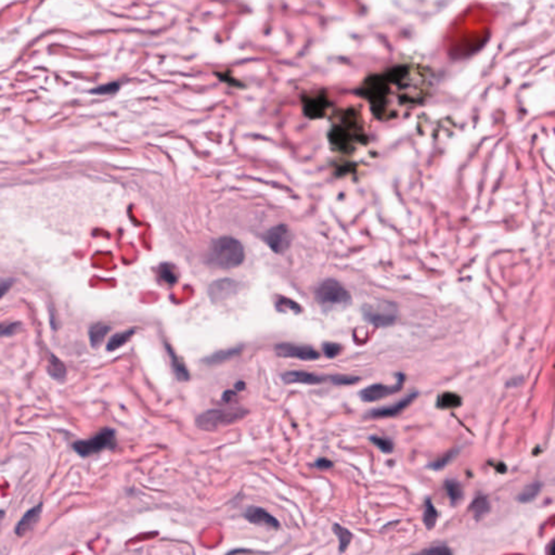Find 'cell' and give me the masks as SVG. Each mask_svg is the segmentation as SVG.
Returning a JSON list of instances; mask_svg holds the SVG:
<instances>
[{
  "mask_svg": "<svg viewBox=\"0 0 555 555\" xmlns=\"http://www.w3.org/2000/svg\"><path fill=\"white\" fill-rule=\"evenodd\" d=\"M275 307L280 311H293L295 313H298L302 310V307L298 303L285 298H280L279 300H278L275 303Z\"/></svg>",
  "mask_w": 555,
  "mask_h": 555,
  "instance_id": "obj_29",
  "label": "cell"
},
{
  "mask_svg": "<svg viewBox=\"0 0 555 555\" xmlns=\"http://www.w3.org/2000/svg\"><path fill=\"white\" fill-rule=\"evenodd\" d=\"M468 510L474 514V518L476 520H480L484 515H486L488 512H489L490 504L486 497L481 495V497H477L476 499L472 502Z\"/></svg>",
  "mask_w": 555,
  "mask_h": 555,
  "instance_id": "obj_23",
  "label": "cell"
},
{
  "mask_svg": "<svg viewBox=\"0 0 555 555\" xmlns=\"http://www.w3.org/2000/svg\"><path fill=\"white\" fill-rule=\"evenodd\" d=\"M244 518L252 524L255 525H262L267 526L270 528H279L280 523L274 516H272L269 512H267L263 508H258V506H251L248 508L244 514Z\"/></svg>",
  "mask_w": 555,
  "mask_h": 555,
  "instance_id": "obj_14",
  "label": "cell"
},
{
  "mask_svg": "<svg viewBox=\"0 0 555 555\" xmlns=\"http://www.w3.org/2000/svg\"><path fill=\"white\" fill-rule=\"evenodd\" d=\"M158 276L163 282L168 285H174L178 280L175 267L171 264H162L158 267Z\"/></svg>",
  "mask_w": 555,
  "mask_h": 555,
  "instance_id": "obj_26",
  "label": "cell"
},
{
  "mask_svg": "<svg viewBox=\"0 0 555 555\" xmlns=\"http://www.w3.org/2000/svg\"><path fill=\"white\" fill-rule=\"evenodd\" d=\"M22 329V324L20 322H10L0 324V338L12 336Z\"/></svg>",
  "mask_w": 555,
  "mask_h": 555,
  "instance_id": "obj_32",
  "label": "cell"
},
{
  "mask_svg": "<svg viewBox=\"0 0 555 555\" xmlns=\"http://www.w3.org/2000/svg\"><path fill=\"white\" fill-rule=\"evenodd\" d=\"M240 289V283L232 279H219L214 281L208 288L209 299L214 303H220L231 299Z\"/></svg>",
  "mask_w": 555,
  "mask_h": 555,
  "instance_id": "obj_11",
  "label": "cell"
},
{
  "mask_svg": "<svg viewBox=\"0 0 555 555\" xmlns=\"http://www.w3.org/2000/svg\"><path fill=\"white\" fill-rule=\"evenodd\" d=\"M342 346L336 343H324L322 345V350L324 355L328 358H334L336 357L341 352Z\"/></svg>",
  "mask_w": 555,
  "mask_h": 555,
  "instance_id": "obj_34",
  "label": "cell"
},
{
  "mask_svg": "<svg viewBox=\"0 0 555 555\" xmlns=\"http://www.w3.org/2000/svg\"><path fill=\"white\" fill-rule=\"evenodd\" d=\"M362 314L369 323L375 327L385 328L394 324L398 319L397 306L386 301L370 303L362 306Z\"/></svg>",
  "mask_w": 555,
  "mask_h": 555,
  "instance_id": "obj_6",
  "label": "cell"
},
{
  "mask_svg": "<svg viewBox=\"0 0 555 555\" xmlns=\"http://www.w3.org/2000/svg\"><path fill=\"white\" fill-rule=\"evenodd\" d=\"M314 466L317 468H319V470H328V468L333 467V463L330 460H328V459L321 458V459H318V460L315 461Z\"/></svg>",
  "mask_w": 555,
  "mask_h": 555,
  "instance_id": "obj_38",
  "label": "cell"
},
{
  "mask_svg": "<svg viewBox=\"0 0 555 555\" xmlns=\"http://www.w3.org/2000/svg\"><path fill=\"white\" fill-rule=\"evenodd\" d=\"M120 89V85L117 83H110L107 85L100 86L98 88H94L91 90L92 93L95 94H113L115 93Z\"/></svg>",
  "mask_w": 555,
  "mask_h": 555,
  "instance_id": "obj_35",
  "label": "cell"
},
{
  "mask_svg": "<svg viewBox=\"0 0 555 555\" xmlns=\"http://www.w3.org/2000/svg\"><path fill=\"white\" fill-rule=\"evenodd\" d=\"M282 379L286 383H301V384L315 385L321 384L325 381H330V376H322L314 374V373L305 372V371H289L284 373Z\"/></svg>",
  "mask_w": 555,
  "mask_h": 555,
  "instance_id": "obj_15",
  "label": "cell"
},
{
  "mask_svg": "<svg viewBox=\"0 0 555 555\" xmlns=\"http://www.w3.org/2000/svg\"><path fill=\"white\" fill-rule=\"evenodd\" d=\"M315 300L323 307H346L351 303V296L339 281L328 279L315 290Z\"/></svg>",
  "mask_w": 555,
  "mask_h": 555,
  "instance_id": "obj_5",
  "label": "cell"
},
{
  "mask_svg": "<svg viewBox=\"0 0 555 555\" xmlns=\"http://www.w3.org/2000/svg\"><path fill=\"white\" fill-rule=\"evenodd\" d=\"M303 104L305 115L311 120L324 117L331 105L328 95L324 93L307 95L304 98Z\"/></svg>",
  "mask_w": 555,
  "mask_h": 555,
  "instance_id": "obj_12",
  "label": "cell"
},
{
  "mask_svg": "<svg viewBox=\"0 0 555 555\" xmlns=\"http://www.w3.org/2000/svg\"><path fill=\"white\" fill-rule=\"evenodd\" d=\"M368 140L365 121L361 113L353 108L342 111L329 132L331 148L344 154H352L359 148L365 147Z\"/></svg>",
  "mask_w": 555,
  "mask_h": 555,
  "instance_id": "obj_2",
  "label": "cell"
},
{
  "mask_svg": "<svg viewBox=\"0 0 555 555\" xmlns=\"http://www.w3.org/2000/svg\"><path fill=\"white\" fill-rule=\"evenodd\" d=\"M275 352L278 356L284 358H296L301 360H317L320 353L308 345H298L292 343H280L275 345Z\"/></svg>",
  "mask_w": 555,
  "mask_h": 555,
  "instance_id": "obj_10",
  "label": "cell"
},
{
  "mask_svg": "<svg viewBox=\"0 0 555 555\" xmlns=\"http://www.w3.org/2000/svg\"><path fill=\"white\" fill-rule=\"evenodd\" d=\"M461 404L462 398L455 393H450V391L440 394L436 401V406L439 409H454L460 407Z\"/></svg>",
  "mask_w": 555,
  "mask_h": 555,
  "instance_id": "obj_20",
  "label": "cell"
},
{
  "mask_svg": "<svg viewBox=\"0 0 555 555\" xmlns=\"http://www.w3.org/2000/svg\"><path fill=\"white\" fill-rule=\"evenodd\" d=\"M370 440H371V443L373 445H375L382 452L390 453L391 451H393L394 444H393V442H391V440H389L387 438L372 436V437H370Z\"/></svg>",
  "mask_w": 555,
  "mask_h": 555,
  "instance_id": "obj_31",
  "label": "cell"
},
{
  "mask_svg": "<svg viewBox=\"0 0 555 555\" xmlns=\"http://www.w3.org/2000/svg\"><path fill=\"white\" fill-rule=\"evenodd\" d=\"M458 454V450H452L450 452H448L447 454H445L444 457L437 459L436 461L432 462L428 467L430 468V470H435V471H439L442 470V468H444L445 466H447L449 463H450L453 459L455 458V455Z\"/></svg>",
  "mask_w": 555,
  "mask_h": 555,
  "instance_id": "obj_30",
  "label": "cell"
},
{
  "mask_svg": "<svg viewBox=\"0 0 555 555\" xmlns=\"http://www.w3.org/2000/svg\"><path fill=\"white\" fill-rule=\"evenodd\" d=\"M541 488H542V484L539 482H534L527 485L524 488L523 491H521V493L519 494L518 500L521 501L522 503H527V502L532 501L540 493Z\"/></svg>",
  "mask_w": 555,
  "mask_h": 555,
  "instance_id": "obj_24",
  "label": "cell"
},
{
  "mask_svg": "<svg viewBox=\"0 0 555 555\" xmlns=\"http://www.w3.org/2000/svg\"><path fill=\"white\" fill-rule=\"evenodd\" d=\"M333 531H334V533L336 534V537L339 539L340 552L344 553L348 548V545H349V543L351 541V538H352V534L348 529L344 528L343 526H341L339 524H335L333 526Z\"/></svg>",
  "mask_w": 555,
  "mask_h": 555,
  "instance_id": "obj_27",
  "label": "cell"
},
{
  "mask_svg": "<svg viewBox=\"0 0 555 555\" xmlns=\"http://www.w3.org/2000/svg\"><path fill=\"white\" fill-rule=\"evenodd\" d=\"M433 87V73L425 65L403 63L367 76L357 94L376 120L390 122L406 117L424 104Z\"/></svg>",
  "mask_w": 555,
  "mask_h": 555,
  "instance_id": "obj_1",
  "label": "cell"
},
{
  "mask_svg": "<svg viewBox=\"0 0 555 555\" xmlns=\"http://www.w3.org/2000/svg\"><path fill=\"white\" fill-rule=\"evenodd\" d=\"M414 555H452V552L446 545H438V547L422 550Z\"/></svg>",
  "mask_w": 555,
  "mask_h": 555,
  "instance_id": "obj_33",
  "label": "cell"
},
{
  "mask_svg": "<svg viewBox=\"0 0 555 555\" xmlns=\"http://www.w3.org/2000/svg\"><path fill=\"white\" fill-rule=\"evenodd\" d=\"M47 370L49 375L54 380H63L66 376V368L63 362L53 355L50 356Z\"/></svg>",
  "mask_w": 555,
  "mask_h": 555,
  "instance_id": "obj_25",
  "label": "cell"
},
{
  "mask_svg": "<svg viewBox=\"0 0 555 555\" xmlns=\"http://www.w3.org/2000/svg\"><path fill=\"white\" fill-rule=\"evenodd\" d=\"M493 466H494V468H495V470H497L498 472H500V473H505V472H506V466H505V464L502 463V462L498 463V464L494 463Z\"/></svg>",
  "mask_w": 555,
  "mask_h": 555,
  "instance_id": "obj_39",
  "label": "cell"
},
{
  "mask_svg": "<svg viewBox=\"0 0 555 555\" xmlns=\"http://www.w3.org/2000/svg\"><path fill=\"white\" fill-rule=\"evenodd\" d=\"M165 348L167 350V353L171 362V367H173L177 380L181 382L188 381L190 379V374L183 359L177 355V353L174 351V349L170 347V345H168V343H165Z\"/></svg>",
  "mask_w": 555,
  "mask_h": 555,
  "instance_id": "obj_17",
  "label": "cell"
},
{
  "mask_svg": "<svg viewBox=\"0 0 555 555\" xmlns=\"http://www.w3.org/2000/svg\"><path fill=\"white\" fill-rule=\"evenodd\" d=\"M135 335V330H127V331H124V332H120L117 334H115V335H113L109 342H108V345H107V350L108 351H114L116 350L121 347H123L125 344H127L129 342V340Z\"/></svg>",
  "mask_w": 555,
  "mask_h": 555,
  "instance_id": "obj_21",
  "label": "cell"
},
{
  "mask_svg": "<svg viewBox=\"0 0 555 555\" xmlns=\"http://www.w3.org/2000/svg\"><path fill=\"white\" fill-rule=\"evenodd\" d=\"M242 348L243 346H236L233 348L219 350L215 353H212V355H209L208 357L204 358L203 361L207 366H217V365H220V363H224L228 360L236 357L239 353L241 352Z\"/></svg>",
  "mask_w": 555,
  "mask_h": 555,
  "instance_id": "obj_18",
  "label": "cell"
},
{
  "mask_svg": "<svg viewBox=\"0 0 555 555\" xmlns=\"http://www.w3.org/2000/svg\"><path fill=\"white\" fill-rule=\"evenodd\" d=\"M397 382L394 385L373 384L363 388L359 393L361 400L366 401V403H375V401L382 400L390 395L398 393V391L403 388L406 376L404 374H397Z\"/></svg>",
  "mask_w": 555,
  "mask_h": 555,
  "instance_id": "obj_9",
  "label": "cell"
},
{
  "mask_svg": "<svg viewBox=\"0 0 555 555\" xmlns=\"http://www.w3.org/2000/svg\"><path fill=\"white\" fill-rule=\"evenodd\" d=\"M438 520V512L435 506L433 505L432 501L429 499L426 500L425 503V510L423 513V523L426 526L427 529H433Z\"/></svg>",
  "mask_w": 555,
  "mask_h": 555,
  "instance_id": "obj_28",
  "label": "cell"
},
{
  "mask_svg": "<svg viewBox=\"0 0 555 555\" xmlns=\"http://www.w3.org/2000/svg\"><path fill=\"white\" fill-rule=\"evenodd\" d=\"M116 446L115 432L111 428H104L100 433L87 440H78L74 443L73 448L81 457L86 458L99 453L105 449H113Z\"/></svg>",
  "mask_w": 555,
  "mask_h": 555,
  "instance_id": "obj_7",
  "label": "cell"
},
{
  "mask_svg": "<svg viewBox=\"0 0 555 555\" xmlns=\"http://www.w3.org/2000/svg\"><path fill=\"white\" fill-rule=\"evenodd\" d=\"M110 331H111V327L105 323H95L91 325L88 332L91 346L93 348H98L103 343L104 339L107 338Z\"/></svg>",
  "mask_w": 555,
  "mask_h": 555,
  "instance_id": "obj_19",
  "label": "cell"
},
{
  "mask_svg": "<svg viewBox=\"0 0 555 555\" xmlns=\"http://www.w3.org/2000/svg\"><path fill=\"white\" fill-rule=\"evenodd\" d=\"M248 411L244 408H225V409H212L207 410L196 418L195 424L202 430H216L220 427H225L236 423L242 420Z\"/></svg>",
  "mask_w": 555,
  "mask_h": 555,
  "instance_id": "obj_4",
  "label": "cell"
},
{
  "mask_svg": "<svg viewBox=\"0 0 555 555\" xmlns=\"http://www.w3.org/2000/svg\"><path fill=\"white\" fill-rule=\"evenodd\" d=\"M42 512H43L42 503L36 505L35 508L26 512V514L21 519V521L18 522L17 525L15 526L14 531L18 537H23V536H25L28 531H31L33 529V527L36 525L38 520H39Z\"/></svg>",
  "mask_w": 555,
  "mask_h": 555,
  "instance_id": "obj_16",
  "label": "cell"
},
{
  "mask_svg": "<svg viewBox=\"0 0 555 555\" xmlns=\"http://www.w3.org/2000/svg\"><path fill=\"white\" fill-rule=\"evenodd\" d=\"M417 396H418V393L413 391V393L409 394L405 398L397 401V403H395L394 405L386 406V407H381V408H376V409L371 410L368 415L370 418H375V419H379V418H391V417L398 415L399 413L403 412V411L408 406H410V404L412 403V401L417 398Z\"/></svg>",
  "mask_w": 555,
  "mask_h": 555,
  "instance_id": "obj_13",
  "label": "cell"
},
{
  "mask_svg": "<svg viewBox=\"0 0 555 555\" xmlns=\"http://www.w3.org/2000/svg\"><path fill=\"white\" fill-rule=\"evenodd\" d=\"M330 381L333 383V384H336V385H350V384H355V383H357L359 379L355 376L334 375V376H330Z\"/></svg>",
  "mask_w": 555,
  "mask_h": 555,
  "instance_id": "obj_36",
  "label": "cell"
},
{
  "mask_svg": "<svg viewBox=\"0 0 555 555\" xmlns=\"http://www.w3.org/2000/svg\"><path fill=\"white\" fill-rule=\"evenodd\" d=\"M264 241L275 254H283L291 246L292 233L288 226L278 225L266 232Z\"/></svg>",
  "mask_w": 555,
  "mask_h": 555,
  "instance_id": "obj_8",
  "label": "cell"
},
{
  "mask_svg": "<svg viewBox=\"0 0 555 555\" xmlns=\"http://www.w3.org/2000/svg\"><path fill=\"white\" fill-rule=\"evenodd\" d=\"M245 258L242 243L231 236H222L210 244L207 254V264L217 269L229 270L240 266Z\"/></svg>",
  "mask_w": 555,
  "mask_h": 555,
  "instance_id": "obj_3",
  "label": "cell"
},
{
  "mask_svg": "<svg viewBox=\"0 0 555 555\" xmlns=\"http://www.w3.org/2000/svg\"><path fill=\"white\" fill-rule=\"evenodd\" d=\"M445 489L452 505H457L463 499V488L459 482L453 480L446 481Z\"/></svg>",
  "mask_w": 555,
  "mask_h": 555,
  "instance_id": "obj_22",
  "label": "cell"
},
{
  "mask_svg": "<svg viewBox=\"0 0 555 555\" xmlns=\"http://www.w3.org/2000/svg\"><path fill=\"white\" fill-rule=\"evenodd\" d=\"M15 283V279L12 278H5V279H0V300L11 290L12 286Z\"/></svg>",
  "mask_w": 555,
  "mask_h": 555,
  "instance_id": "obj_37",
  "label": "cell"
}]
</instances>
